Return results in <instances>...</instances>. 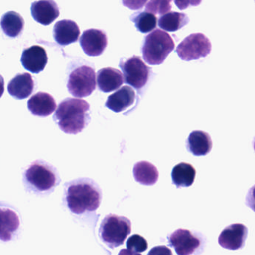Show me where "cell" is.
Masks as SVG:
<instances>
[{
	"instance_id": "cell-1",
	"label": "cell",
	"mask_w": 255,
	"mask_h": 255,
	"mask_svg": "<svg viewBox=\"0 0 255 255\" xmlns=\"http://www.w3.org/2000/svg\"><path fill=\"white\" fill-rule=\"evenodd\" d=\"M90 104L81 99L67 98L58 105L53 116L59 128L68 134H77L91 121Z\"/></svg>"
},
{
	"instance_id": "cell-2",
	"label": "cell",
	"mask_w": 255,
	"mask_h": 255,
	"mask_svg": "<svg viewBox=\"0 0 255 255\" xmlns=\"http://www.w3.org/2000/svg\"><path fill=\"white\" fill-rule=\"evenodd\" d=\"M102 193L99 187L88 179L72 182L66 190V202L72 213L82 214L98 209Z\"/></svg>"
},
{
	"instance_id": "cell-3",
	"label": "cell",
	"mask_w": 255,
	"mask_h": 255,
	"mask_svg": "<svg viewBox=\"0 0 255 255\" xmlns=\"http://www.w3.org/2000/svg\"><path fill=\"white\" fill-rule=\"evenodd\" d=\"M175 49V43L171 36L157 29L145 37L142 46V56L145 62L151 65L162 64Z\"/></svg>"
},
{
	"instance_id": "cell-4",
	"label": "cell",
	"mask_w": 255,
	"mask_h": 255,
	"mask_svg": "<svg viewBox=\"0 0 255 255\" xmlns=\"http://www.w3.org/2000/svg\"><path fill=\"white\" fill-rule=\"evenodd\" d=\"M24 181L39 193H44L56 187L59 182L56 169L41 160L31 163L24 172Z\"/></svg>"
},
{
	"instance_id": "cell-5",
	"label": "cell",
	"mask_w": 255,
	"mask_h": 255,
	"mask_svg": "<svg viewBox=\"0 0 255 255\" xmlns=\"http://www.w3.org/2000/svg\"><path fill=\"white\" fill-rule=\"evenodd\" d=\"M131 232V223L125 217L109 214L102 221L100 236L111 249L123 245Z\"/></svg>"
},
{
	"instance_id": "cell-6",
	"label": "cell",
	"mask_w": 255,
	"mask_h": 255,
	"mask_svg": "<svg viewBox=\"0 0 255 255\" xmlns=\"http://www.w3.org/2000/svg\"><path fill=\"white\" fill-rule=\"evenodd\" d=\"M95 70L89 66H81L70 73L67 82L69 92L76 97H86L96 89Z\"/></svg>"
},
{
	"instance_id": "cell-7",
	"label": "cell",
	"mask_w": 255,
	"mask_h": 255,
	"mask_svg": "<svg viewBox=\"0 0 255 255\" xmlns=\"http://www.w3.org/2000/svg\"><path fill=\"white\" fill-rule=\"evenodd\" d=\"M211 52V41L205 34L201 33L190 34L178 45L176 49L179 58L187 61L205 58Z\"/></svg>"
},
{
	"instance_id": "cell-8",
	"label": "cell",
	"mask_w": 255,
	"mask_h": 255,
	"mask_svg": "<svg viewBox=\"0 0 255 255\" xmlns=\"http://www.w3.org/2000/svg\"><path fill=\"white\" fill-rule=\"evenodd\" d=\"M120 67L124 72V78L127 84L139 90L146 85L151 69L139 57L133 56L126 61H121Z\"/></svg>"
},
{
	"instance_id": "cell-9",
	"label": "cell",
	"mask_w": 255,
	"mask_h": 255,
	"mask_svg": "<svg viewBox=\"0 0 255 255\" xmlns=\"http://www.w3.org/2000/svg\"><path fill=\"white\" fill-rule=\"evenodd\" d=\"M168 241L178 255L194 254L202 246L200 238L187 229H177L168 237Z\"/></svg>"
},
{
	"instance_id": "cell-10",
	"label": "cell",
	"mask_w": 255,
	"mask_h": 255,
	"mask_svg": "<svg viewBox=\"0 0 255 255\" xmlns=\"http://www.w3.org/2000/svg\"><path fill=\"white\" fill-rule=\"evenodd\" d=\"M248 235L247 226L235 223L226 227L219 237L218 243L223 248L238 250L244 248Z\"/></svg>"
},
{
	"instance_id": "cell-11",
	"label": "cell",
	"mask_w": 255,
	"mask_h": 255,
	"mask_svg": "<svg viewBox=\"0 0 255 255\" xmlns=\"http://www.w3.org/2000/svg\"><path fill=\"white\" fill-rule=\"evenodd\" d=\"M80 45L88 56H100L107 47V36L101 30L94 28L86 30L81 36Z\"/></svg>"
},
{
	"instance_id": "cell-12",
	"label": "cell",
	"mask_w": 255,
	"mask_h": 255,
	"mask_svg": "<svg viewBox=\"0 0 255 255\" xmlns=\"http://www.w3.org/2000/svg\"><path fill=\"white\" fill-rule=\"evenodd\" d=\"M21 63L24 68L33 73L43 71L48 63V55L44 48L32 46L22 52Z\"/></svg>"
},
{
	"instance_id": "cell-13",
	"label": "cell",
	"mask_w": 255,
	"mask_h": 255,
	"mask_svg": "<svg viewBox=\"0 0 255 255\" xmlns=\"http://www.w3.org/2000/svg\"><path fill=\"white\" fill-rule=\"evenodd\" d=\"M31 16L43 25H49L59 16L58 4L52 0L34 1L31 6Z\"/></svg>"
},
{
	"instance_id": "cell-14",
	"label": "cell",
	"mask_w": 255,
	"mask_h": 255,
	"mask_svg": "<svg viewBox=\"0 0 255 255\" xmlns=\"http://www.w3.org/2000/svg\"><path fill=\"white\" fill-rule=\"evenodd\" d=\"M53 36L58 44L67 46L79 40L80 29L74 21L63 19L54 26Z\"/></svg>"
},
{
	"instance_id": "cell-15",
	"label": "cell",
	"mask_w": 255,
	"mask_h": 255,
	"mask_svg": "<svg viewBox=\"0 0 255 255\" xmlns=\"http://www.w3.org/2000/svg\"><path fill=\"white\" fill-rule=\"evenodd\" d=\"M34 89V82L32 76L28 73H18L7 85L9 94L16 100L28 98Z\"/></svg>"
},
{
	"instance_id": "cell-16",
	"label": "cell",
	"mask_w": 255,
	"mask_h": 255,
	"mask_svg": "<svg viewBox=\"0 0 255 255\" xmlns=\"http://www.w3.org/2000/svg\"><path fill=\"white\" fill-rule=\"evenodd\" d=\"M56 107L55 99L48 93H37L28 101V110L35 116H49L55 112Z\"/></svg>"
},
{
	"instance_id": "cell-17",
	"label": "cell",
	"mask_w": 255,
	"mask_h": 255,
	"mask_svg": "<svg viewBox=\"0 0 255 255\" xmlns=\"http://www.w3.org/2000/svg\"><path fill=\"white\" fill-rule=\"evenodd\" d=\"M136 100V93L134 90L127 85L109 96L106 103V106L110 110L119 113L124 112L131 106Z\"/></svg>"
},
{
	"instance_id": "cell-18",
	"label": "cell",
	"mask_w": 255,
	"mask_h": 255,
	"mask_svg": "<svg viewBox=\"0 0 255 255\" xmlns=\"http://www.w3.org/2000/svg\"><path fill=\"white\" fill-rule=\"evenodd\" d=\"M99 89L105 93L118 89L124 83V76L120 70L106 67L99 70L97 78Z\"/></svg>"
},
{
	"instance_id": "cell-19",
	"label": "cell",
	"mask_w": 255,
	"mask_h": 255,
	"mask_svg": "<svg viewBox=\"0 0 255 255\" xmlns=\"http://www.w3.org/2000/svg\"><path fill=\"white\" fill-rule=\"evenodd\" d=\"M20 222L15 211L9 208H0V240L4 242L11 241L19 229Z\"/></svg>"
},
{
	"instance_id": "cell-20",
	"label": "cell",
	"mask_w": 255,
	"mask_h": 255,
	"mask_svg": "<svg viewBox=\"0 0 255 255\" xmlns=\"http://www.w3.org/2000/svg\"><path fill=\"white\" fill-rule=\"evenodd\" d=\"M187 147L188 151L196 157L205 156L211 152L213 142L208 133L195 130L189 135Z\"/></svg>"
},
{
	"instance_id": "cell-21",
	"label": "cell",
	"mask_w": 255,
	"mask_h": 255,
	"mask_svg": "<svg viewBox=\"0 0 255 255\" xmlns=\"http://www.w3.org/2000/svg\"><path fill=\"white\" fill-rule=\"evenodd\" d=\"M133 174L136 182L145 186L154 185L159 178L157 168L147 161L136 163L133 166Z\"/></svg>"
},
{
	"instance_id": "cell-22",
	"label": "cell",
	"mask_w": 255,
	"mask_h": 255,
	"mask_svg": "<svg viewBox=\"0 0 255 255\" xmlns=\"http://www.w3.org/2000/svg\"><path fill=\"white\" fill-rule=\"evenodd\" d=\"M196 171L191 164L181 163L176 165L172 171V184L177 188L189 187L193 185L196 178Z\"/></svg>"
},
{
	"instance_id": "cell-23",
	"label": "cell",
	"mask_w": 255,
	"mask_h": 255,
	"mask_svg": "<svg viewBox=\"0 0 255 255\" xmlns=\"http://www.w3.org/2000/svg\"><path fill=\"white\" fill-rule=\"evenodd\" d=\"M23 18L15 11H8L1 16L0 25L6 36L10 38H16L23 31Z\"/></svg>"
},
{
	"instance_id": "cell-24",
	"label": "cell",
	"mask_w": 255,
	"mask_h": 255,
	"mask_svg": "<svg viewBox=\"0 0 255 255\" xmlns=\"http://www.w3.org/2000/svg\"><path fill=\"white\" fill-rule=\"evenodd\" d=\"M188 22V16L184 13L168 12L166 14L160 16L158 25L160 28L165 31L174 32L185 26Z\"/></svg>"
},
{
	"instance_id": "cell-25",
	"label": "cell",
	"mask_w": 255,
	"mask_h": 255,
	"mask_svg": "<svg viewBox=\"0 0 255 255\" xmlns=\"http://www.w3.org/2000/svg\"><path fill=\"white\" fill-rule=\"evenodd\" d=\"M138 31L142 33L151 32L157 25V17L149 12H141L131 16Z\"/></svg>"
},
{
	"instance_id": "cell-26",
	"label": "cell",
	"mask_w": 255,
	"mask_h": 255,
	"mask_svg": "<svg viewBox=\"0 0 255 255\" xmlns=\"http://www.w3.org/2000/svg\"><path fill=\"white\" fill-rule=\"evenodd\" d=\"M128 250L136 253H143L148 249V242L146 240L139 235H133L128 239L127 242Z\"/></svg>"
},
{
	"instance_id": "cell-27",
	"label": "cell",
	"mask_w": 255,
	"mask_h": 255,
	"mask_svg": "<svg viewBox=\"0 0 255 255\" xmlns=\"http://www.w3.org/2000/svg\"><path fill=\"white\" fill-rule=\"evenodd\" d=\"M170 1H151L146 5L147 11L152 14H161L170 10Z\"/></svg>"
},
{
	"instance_id": "cell-28",
	"label": "cell",
	"mask_w": 255,
	"mask_h": 255,
	"mask_svg": "<svg viewBox=\"0 0 255 255\" xmlns=\"http://www.w3.org/2000/svg\"><path fill=\"white\" fill-rule=\"evenodd\" d=\"M148 255H172V251L166 246H158L150 250Z\"/></svg>"
},
{
	"instance_id": "cell-29",
	"label": "cell",
	"mask_w": 255,
	"mask_h": 255,
	"mask_svg": "<svg viewBox=\"0 0 255 255\" xmlns=\"http://www.w3.org/2000/svg\"><path fill=\"white\" fill-rule=\"evenodd\" d=\"M246 205L255 212V185L251 187L247 193Z\"/></svg>"
},
{
	"instance_id": "cell-30",
	"label": "cell",
	"mask_w": 255,
	"mask_h": 255,
	"mask_svg": "<svg viewBox=\"0 0 255 255\" xmlns=\"http://www.w3.org/2000/svg\"><path fill=\"white\" fill-rule=\"evenodd\" d=\"M118 255H142L139 253H135V252L131 251V250H128V249H124V250H121Z\"/></svg>"
},
{
	"instance_id": "cell-31",
	"label": "cell",
	"mask_w": 255,
	"mask_h": 255,
	"mask_svg": "<svg viewBox=\"0 0 255 255\" xmlns=\"http://www.w3.org/2000/svg\"><path fill=\"white\" fill-rule=\"evenodd\" d=\"M4 78L2 77V76L0 75V98H1V96L4 94Z\"/></svg>"
},
{
	"instance_id": "cell-32",
	"label": "cell",
	"mask_w": 255,
	"mask_h": 255,
	"mask_svg": "<svg viewBox=\"0 0 255 255\" xmlns=\"http://www.w3.org/2000/svg\"><path fill=\"white\" fill-rule=\"evenodd\" d=\"M253 146H254V150H255V139H254V142H253Z\"/></svg>"
}]
</instances>
